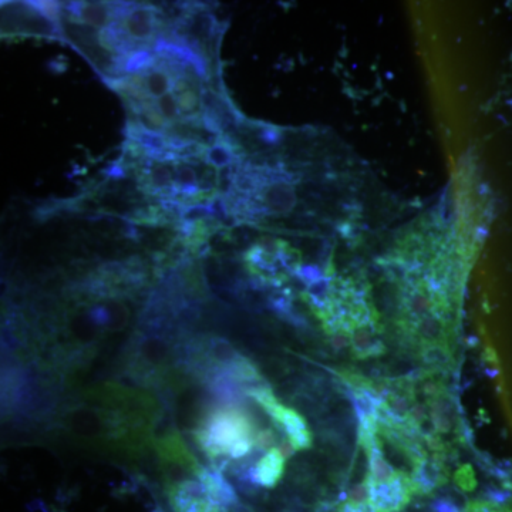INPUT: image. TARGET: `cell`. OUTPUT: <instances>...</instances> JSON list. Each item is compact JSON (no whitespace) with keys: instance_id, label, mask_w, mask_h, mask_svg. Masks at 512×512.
<instances>
[{"instance_id":"2","label":"cell","mask_w":512,"mask_h":512,"mask_svg":"<svg viewBox=\"0 0 512 512\" xmlns=\"http://www.w3.org/2000/svg\"><path fill=\"white\" fill-rule=\"evenodd\" d=\"M242 158L237 141L227 134L163 136L127 127L119 177L151 207L180 224L187 215L185 224H190L194 212L201 218H214L205 212L224 201Z\"/></svg>"},{"instance_id":"7","label":"cell","mask_w":512,"mask_h":512,"mask_svg":"<svg viewBox=\"0 0 512 512\" xmlns=\"http://www.w3.org/2000/svg\"><path fill=\"white\" fill-rule=\"evenodd\" d=\"M285 457L278 448L268 451L256 466L254 481L262 487H274L284 474Z\"/></svg>"},{"instance_id":"3","label":"cell","mask_w":512,"mask_h":512,"mask_svg":"<svg viewBox=\"0 0 512 512\" xmlns=\"http://www.w3.org/2000/svg\"><path fill=\"white\" fill-rule=\"evenodd\" d=\"M185 5L134 2L56 3V20L104 80L113 79L130 57L154 49L177 32Z\"/></svg>"},{"instance_id":"8","label":"cell","mask_w":512,"mask_h":512,"mask_svg":"<svg viewBox=\"0 0 512 512\" xmlns=\"http://www.w3.org/2000/svg\"><path fill=\"white\" fill-rule=\"evenodd\" d=\"M468 512H511V511L503 510V508L493 507V505L474 504V505H471L470 510H468Z\"/></svg>"},{"instance_id":"1","label":"cell","mask_w":512,"mask_h":512,"mask_svg":"<svg viewBox=\"0 0 512 512\" xmlns=\"http://www.w3.org/2000/svg\"><path fill=\"white\" fill-rule=\"evenodd\" d=\"M215 43L188 23L154 49L137 53L107 80L127 110V127L180 137L225 134L215 90Z\"/></svg>"},{"instance_id":"6","label":"cell","mask_w":512,"mask_h":512,"mask_svg":"<svg viewBox=\"0 0 512 512\" xmlns=\"http://www.w3.org/2000/svg\"><path fill=\"white\" fill-rule=\"evenodd\" d=\"M171 504L175 512H227L217 501L212 500L201 483L178 485L171 493Z\"/></svg>"},{"instance_id":"4","label":"cell","mask_w":512,"mask_h":512,"mask_svg":"<svg viewBox=\"0 0 512 512\" xmlns=\"http://www.w3.org/2000/svg\"><path fill=\"white\" fill-rule=\"evenodd\" d=\"M197 439L211 457L241 458L254 447V427L244 413L218 410L205 421L204 427L197 433Z\"/></svg>"},{"instance_id":"5","label":"cell","mask_w":512,"mask_h":512,"mask_svg":"<svg viewBox=\"0 0 512 512\" xmlns=\"http://www.w3.org/2000/svg\"><path fill=\"white\" fill-rule=\"evenodd\" d=\"M254 397L256 402L264 407L265 412L276 423L284 427L286 436H288L289 443L292 444L293 448L303 450V448L311 446V434H309L308 426H306L305 421L295 410L282 406L269 390H254Z\"/></svg>"}]
</instances>
